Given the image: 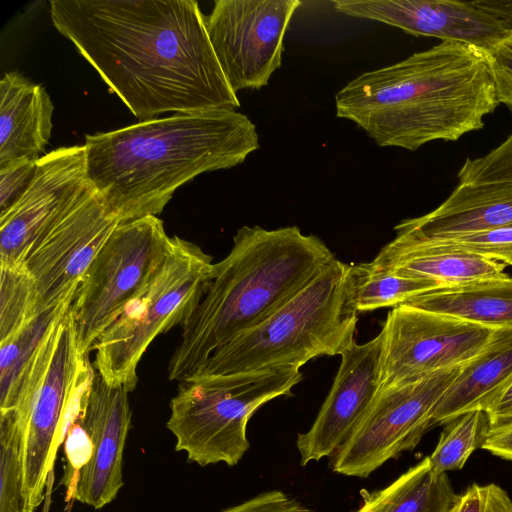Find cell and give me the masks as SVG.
Masks as SVG:
<instances>
[{
  "mask_svg": "<svg viewBox=\"0 0 512 512\" xmlns=\"http://www.w3.org/2000/svg\"><path fill=\"white\" fill-rule=\"evenodd\" d=\"M50 15L143 121L240 107L195 0H53Z\"/></svg>",
  "mask_w": 512,
  "mask_h": 512,
  "instance_id": "1",
  "label": "cell"
},
{
  "mask_svg": "<svg viewBox=\"0 0 512 512\" xmlns=\"http://www.w3.org/2000/svg\"><path fill=\"white\" fill-rule=\"evenodd\" d=\"M88 181L119 222L161 213L196 176L237 166L260 148L232 109L176 113L85 138Z\"/></svg>",
  "mask_w": 512,
  "mask_h": 512,
  "instance_id": "2",
  "label": "cell"
},
{
  "mask_svg": "<svg viewBox=\"0 0 512 512\" xmlns=\"http://www.w3.org/2000/svg\"><path fill=\"white\" fill-rule=\"evenodd\" d=\"M336 116L381 147L415 151L483 128L499 105L486 52L441 42L349 81L335 96Z\"/></svg>",
  "mask_w": 512,
  "mask_h": 512,
  "instance_id": "3",
  "label": "cell"
},
{
  "mask_svg": "<svg viewBox=\"0 0 512 512\" xmlns=\"http://www.w3.org/2000/svg\"><path fill=\"white\" fill-rule=\"evenodd\" d=\"M334 259L319 237L296 226L239 228L229 254L213 264L202 298L181 324L169 380L183 382L199 373L217 349L266 319Z\"/></svg>",
  "mask_w": 512,
  "mask_h": 512,
  "instance_id": "4",
  "label": "cell"
},
{
  "mask_svg": "<svg viewBox=\"0 0 512 512\" xmlns=\"http://www.w3.org/2000/svg\"><path fill=\"white\" fill-rule=\"evenodd\" d=\"M348 270L335 258L266 319L217 349L194 376L301 368L318 356L341 355L355 343L358 322Z\"/></svg>",
  "mask_w": 512,
  "mask_h": 512,
  "instance_id": "5",
  "label": "cell"
},
{
  "mask_svg": "<svg viewBox=\"0 0 512 512\" xmlns=\"http://www.w3.org/2000/svg\"><path fill=\"white\" fill-rule=\"evenodd\" d=\"M94 375L79 351L70 306L43 345L11 411L20 435L24 512H35L42 504L57 450L82 412Z\"/></svg>",
  "mask_w": 512,
  "mask_h": 512,
  "instance_id": "6",
  "label": "cell"
},
{
  "mask_svg": "<svg viewBox=\"0 0 512 512\" xmlns=\"http://www.w3.org/2000/svg\"><path fill=\"white\" fill-rule=\"evenodd\" d=\"M303 378L298 367L199 375L180 382L166 423L176 439L175 451L201 467L239 463L249 448L247 424L270 400L291 396Z\"/></svg>",
  "mask_w": 512,
  "mask_h": 512,
  "instance_id": "7",
  "label": "cell"
},
{
  "mask_svg": "<svg viewBox=\"0 0 512 512\" xmlns=\"http://www.w3.org/2000/svg\"><path fill=\"white\" fill-rule=\"evenodd\" d=\"M212 258L198 245L173 236L172 250L150 284L101 334L93 349L103 380L133 391L137 367L160 334L182 324L212 277Z\"/></svg>",
  "mask_w": 512,
  "mask_h": 512,
  "instance_id": "8",
  "label": "cell"
},
{
  "mask_svg": "<svg viewBox=\"0 0 512 512\" xmlns=\"http://www.w3.org/2000/svg\"><path fill=\"white\" fill-rule=\"evenodd\" d=\"M163 221L119 222L86 271L71 305L77 345L87 357L101 334L150 284L172 250Z\"/></svg>",
  "mask_w": 512,
  "mask_h": 512,
  "instance_id": "9",
  "label": "cell"
},
{
  "mask_svg": "<svg viewBox=\"0 0 512 512\" xmlns=\"http://www.w3.org/2000/svg\"><path fill=\"white\" fill-rule=\"evenodd\" d=\"M461 366L438 371L411 384L379 390L335 452L333 471L365 478L388 460L413 450L434 425V410Z\"/></svg>",
  "mask_w": 512,
  "mask_h": 512,
  "instance_id": "10",
  "label": "cell"
},
{
  "mask_svg": "<svg viewBox=\"0 0 512 512\" xmlns=\"http://www.w3.org/2000/svg\"><path fill=\"white\" fill-rule=\"evenodd\" d=\"M496 330L406 304L393 307L381 330L379 390L411 384L465 364L486 346Z\"/></svg>",
  "mask_w": 512,
  "mask_h": 512,
  "instance_id": "11",
  "label": "cell"
},
{
  "mask_svg": "<svg viewBox=\"0 0 512 512\" xmlns=\"http://www.w3.org/2000/svg\"><path fill=\"white\" fill-rule=\"evenodd\" d=\"M299 0H216L205 17L223 74L237 94L260 89L281 66L284 36Z\"/></svg>",
  "mask_w": 512,
  "mask_h": 512,
  "instance_id": "12",
  "label": "cell"
},
{
  "mask_svg": "<svg viewBox=\"0 0 512 512\" xmlns=\"http://www.w3.org/2000/svg\"><path fill=\"white\" fill-rule=\"evenodd\" d=\"M90 188L84 145L60 147L42 156L29 188L0 214V265H23L33 247Z\"/></svg>",
  "mask_w": 512,
  "mask_h": 512,
  "instance_id": "13",
  "label": "cell"
},
{
  "mask_svg": "<svg viewBox=\"0 0 512 512\" xmlns=\"http://www.w3.org/2000/svg\"><path fill=\"white\" fill-rule=\"evenodd\" d=\"M119 221L91 188L30 251L24 267L36 288V314L72 300L86 271Z\"/></svg>",
  "mask_w": 512,
  "mask_h": 512,
  "instance_id": "14",
  "label": "cell"
},
{
  "mask_svg": "<svg viewBox=\"0 0 512 512\" xmlns=\"http://www.w3.org/2000/svg\"><path fill=\"white\" fill-rule=\"evenodd\" d=\"M334 9L351 17L378 21L415 36L458 42L487 52L512 24L475 1L452 0H337Z\"/></svg>",
  "mask_w": 512,
  "mask_h": 512,
  "instance_id": "15",
  "label": "cell"
},
{
  "mask_svg": "<svg viewBox=\"0 0 512 512\" xmlns=\"http://www.w3.org/2000/svg\"><path fill=\"white\" fill-rule=\"evenodd\" d=\"M383 334L344 351L333 385L296 446L302 466L334 455L362 419L380 388Z\"/></svg>",
  "mask_w": 512,
  "mask_h": 512,
  "instance_id": "16",
  "label": "cell"
},
{
  "mask_svg": "<svg viewBox=\"0 0 512 512\" xmlns=\"http://www.w3.org/2000/svg\"><path fill=\"white\" fill-rule=\"evenodd\" d=\"M128 394L95 373L79 416L92 455L78 472L73 498L94 509L111 503L123 486V451L131 424Z\"/></svg>",
  "mask_w": 512,
  "mask_h": 512,
  "instance_id": "17",
  "label": "cell"
},
{
  "mask_svg": "<svg viewBox=\"0 0 512 512\" xmlns=\"http://www.w3.org/2000/svg\"><path fill=\"white\" fill-rule=\"evenodd\" d=\"M506 227H512V181L458 184L437 208L394 230L399 237L430 240Z\"/></svg>",
  "mask_w": 512,
  "mask_h": 512,
  "instance_id": "18",
  "label": "cell"
},
{
  "mask_svg": "<svg viewBox=\"0 0 512 512\" xmlns=\"http://www.w3.org/2000/svg\"><path fill=\"white\" fill-rule=\"evenodd\" d=\"M54 106L41 85L17 71L0 81V168L38 161L48 144Z\"/></svg>",
  "mask_w": 512,
  "mask_h": 512,
  "instance_id": "19",
  "label": "cell"
},
{
  "mask_svg": "<svg viewBox=\"0 0 512 512\" xmlns=\"http://www.w3.org/2000/svg\"><path fill=\"white\" fill-rule=\"evenodd\" d=\"M511 383L512 328H501L461 366L434 410V425L475 410L487 412Z\"/></svg>",
  "mask_w": 512,
  "mask_h": 512,
  "instance_id": "20",
  "label": "cell"
},
{
  "mask_svg": "<svg viewBox=\"0 0 512 512\" xmlns=\"http://www.w3.org/2000/svg\"><path fill=\"white\" fill-rule=\"evenodd\" d=\"M371 264L402 276L438 282L444 287L509 279L507 265L464 251L406 248L387 243Z\"/></svg>",
  "mask_w": 512,
  "mask_h": 512,
  "instance_id": "21",
  "label": "cell"
},
{
  "mask_svg": "<svg viewBox=\"0 0 512 512\" xmlns=\"http://www.w3.org/2000/svg\"><path fill=\"white\" fill-rule=\"evenodd\" d=\"M405 304L486 327L512 328V277L440 288Z\"/></svg>",
  "mask_w": 512,
  "mask_h": 512,
  "instance_id": "22",
  "label": "cell"
},
{
  "mask_svg": "<svg viewBox=\"0 0 512 512\" xmlns=\"http://www.w3.org/2000/svg\"><path fill=\"white\" fill-rule=\"evenodd\" d=\"M72 302L73 299L37 313L19 332L0 343V414L15 409L27 374Z\"/></svg>",
  "mask_w": 512,
  "mask_h": 512,
  "instance_id": "23",
  "label": "cell"
},
{
  "mask_svg": "<svg viewBox=\"0 0 512 512\" xmlns=\"http://www.w3.org/2000/svg\"><path fill=\"white\" fill-rule=\"evenodd\" d=\"M440 288L445 287L432 280L402 276L379 269L371 262L349 264V302L357 313L396 307Z\"/></svg>",
  "mask_w": 512,
  "mask_h": 512,
  "instance_id": "24",
  "label": "cell"
},
{
  "mask_svg": "<svg viewBox=\"0 0 512 512\" xmlns=\"http://www.w3.org/2000/svg\"><path fill=\"white\" fill-rule=\"evenodd\" d=\"M450 485L447 474H432L427 456L385 488L362 491L354 512H427Z\"/></svg>",
  "mask_w": 512,
  "mask_h": 512,
  "instance_id": "25",
  "label": "cell"
},
{
  "mask_svg": "<svg viewBox=\"0 0 512 512\" xmlns=\"http://www.w3.org/2000/svg\"><path fill=\"white\" fill-rule=\"evenodd\" d=\"M490 427L487 413L481 410L465 413L448 422L428 456L432 474L442 475L462 469L471 454L482 449Z\"/></svg>",
  "mask_w": 512,
  "mask_h": 512,
  "instance_id": "26",
  "label": "cell"
},
{
  "mask_svg": "<svg viewBox=\"0 0 512 512\" xmlns=\"http://www.w3.org/2000/svg\"><path fill=\"white\" fill-rule=\"evenodd\" d=\"M36 315L35 282L24 265H0V343Z\"/></svg>",
  "mask_w": 512,
  "mask_h": 512,
  "instance_id": "27",
  "label": "cell"
},
{
  "mask_svg": "<svg viewBox=\"0 0 512 512\" xmlns=\"http://www.w3.org/2000/svg\"><path fill=\"white\" fill-rule=\"evenodd\" d=\"M391 242L401 247L422 250L464 251L512 266V227L472 231L430 240L395 236Z\"/></svg>",
  "mask_w": 512,
  "mask_h": 512,
  "instance_id": "28",
  "label": "cell"
},
{
  "mask_svg": "<svg viewBox=\"0 0 512 512\" xmlns=\"http://www.w3.org/2000/svg\"><path fill=\"white\" fill-rule=\"evenodd\" d=\"M0 512H24L20 435L13 412L0 414Z\"/></svg>",
  "mask_w": 512,
  "mask_h": 512,
  "instance_id": "29",
  "label": "cell"
},
{
  "mask_svg": "<svg viewBox=\"0 0 512 512\" xmlns=\"http://www.w3.org/2000/svg\"><path fill=\"white\" fill-rule=\"evenodd\" d=\"M457 176L459 184L512 181V134L486 155L467 158Z\"/></svg>",
  "mask_w": 512,
  "mask_h": 512,
  "instance_id": "30",
  "label": "cell"
},
{
  "mask_svg": "<svg viewBox=\"0 0 512 512\" xmlns=\"http://www.w3.org/2000/svg\"><path fill=\"white\" fill-rule=\"evenodd\" d=\"M448 512H512V499L495 483H473L456 495Z\"/></svg>",
  "mask_w": 512,
  "mask_h": 512,
  "instance_id": "31",
  "label": "cell"
},
{
  "mask_svg": "<svg viewBox=\"0 0 512 512\" xmlns=\"http://www.w3.org/2000/svg\"><path fill=\"white\" fill-rule=\"evenodd\" d=\"M496 98L512 112V30L486 52Z\"/></svg>",
  "mask_w": 512,
  "mask_h": 512,
  "instance_id": "32",
  "label": "cell"
},
{
  "mask_svg": "<svg viewBox=\"0 0 512 512\" xmlns=\"http://www.w3.org/2000/svg\"><path fill=\"white\" fill-rule=\"evenodd\" d=\"M64 447L67 465L65 467L63 482L68 489V496L73 498L78 472L89 461L92 455L91 441L79 417L68 430L64 440Z\"/></svg>",
  "mask_w": 512,
  "mask_h": 512,
  "instance_id": "33",
  "label": "cell"
},
{
  "mask_svg": "<svg viewBox=\"0 0 512 512\" xmlns=\"http://www.w3.org/2000/svg\"><path fill=\"white\" fill-rule=\"evenodd\" d=\"M38 161H22L0 168V214L8 211L29 188Z\"/></svg>",
  "mask_w": 512,
  "mask_h": 512,
  "instance_id": "34",
  "label": "cell"
},
{
  "mask_svg": "<svg viewBox=\"0 0 512 512\" xmlns=\"http://www.w3.org/2000/svg\"><path fill=\"white\" fill-rule=\"evenodd\" d=\"M220 512H314L281 490L266 491Z\"/></svg>",
  "mask_w": 512,
  "mask_h": 512,
  "instance_id": "35",
  "label": "cell"
},
{
  "mask_svg": "<svg viewBox=\"0 0 512 512\" xmlns=\"http://www.w3.org/2000/svg\"><path fill=\"white\" fill-rule=\"evenodd\" d=\"M482 449L512 461V420L491 426Z\"/></svg>",
  "mask_w": 512,
  "mask_h": 512,
  "instance_id": "36",
  "label": "cell"
},
{
  "mask_svg": "<svg viewBox=\"0 0 512 512\" xmlns=\"http://www.w3.org/2000/svg\"><path fill=\"white\" fill-rule=\"evenodd\" d=\"M486 413L491 426L512 420V383Z\"/></svg>",
  "mask_w": 512,
  "mask_h": 512,
  "instance_id": "37",
  "label": "cell"
},
{
  "mask_svg": "<svg viewBox=\"0 0 512 512\" xmlns=\"http://www.w3.org/2000/svg\"><path fill=\"white\" fill-rule=\"evenodd\" d=\"M475 3L512 24V0H476Z\"/></svg>",
  "mask_w": 512,
  "mask_h": 512,
  "instance_id": "38",
  "label": "cell"
},
{
  "mask_svg": "<svg viewBox=\"0 0 512 512\" xmlns=\"http://www.w3.org/2000/svg\"><path fill=\"white\" fill-rule=\"evenodd\" d=\"M456 494L452 485L445 489L427 512H448Z\"/></svg>",
  "mask_w": 512,
  "mask_h": 512,
  "instance_id": "39",
  "label": "cell"
}]
</instances>
